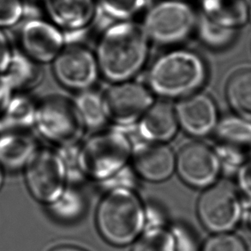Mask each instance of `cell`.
Listing matches in <instances>:
<instances>
[{"label":"cell","instance_id":"6da1fadb","mask_svg":"<svg viewBox=\"0 0 251 251\" xmlns=\"http://www.w3.org/2000/svg\"><path fill=\"white\" fill-rule=\"evenodd\" d=\"M150 44L142 24L113 23L103 32L96 48L100 73L112 83L130 81L146 64Z\"/></svg>","mask_w":251,"mask_h":251},{"label":"cell","instance_id":"7a4b0ae2","mask_svg":"<svg viewBox=\"0 0 251 251\" xmlns=\"http://www.w3.org/2000/svg\"><path fill=\"white\" fill-rule=\"evenodd\" d=\"M207 77L200 55L186 49L167 51L154 60L147 75L148 88L165 99H182L197 93Z\"/></svg>","mask_w":251,"mask_h":251},{"label":"cell","instance_id":"3957f363","mask_svg":"<svg viewBox=\"0 0 251 251\" xmlns=\"http://www.w3.org/2000/svg\"><path fill=\"white\" fill-rule=\"evenodd\" d=\"M96 224L110 244L129 245L145 228V206L134 190H108L97 207Z\"/></svg>","mask_w":251,"mask_h":251},{"label":"cell","instance_id":"277c9868","mask_svg":"<svg viewBox=\"0 0 251 251\" xmlns=\"http://www.w3.org/2000/svg\"><path fill=\"white\" fill-rule=\"evenodd\" d=\"M133 145L121 129L102 130L86 140L77 150L81 175L103 182L128 166Z\"/></svg>","mask_w":251,"mask_h":251},{"label":"cell","instance_id":"5b68a950","mask_svg":"<svg viewBox=\"0 0 251 251\" xmlns=\"http://www.w3.org/2000/svg\"><path fill=\"white\" fill-rule=\"evenodd\" d=\"M199 15L186 0H160L147 10L142 23L150 42L172 47L196 33Z\"/></svg>","mask_w":251,"mask_h":251},{"label":"cell","instance_id":"8992f818","mask_svg":"<svg viewBox=\"0 0 251 251\" xmlns=\"http://www.w3.org/2000/svg\"><path fill=\"white\" fill-rule=\"evenodd\" d=\"M45 138L61 148L76 146L86 127L74 102L62 95H49L36 105L35 124Z\"/></svg>","mask_w":251,"mask_h":251},{"label":"cell","instance_id":"52a82bcc","mask_svg":"<svg viewBox=\"0 0 251 251\" xmlns=\"http://www.w3.org/2000/svg\"><path fill=\"white\" fill-rule=\"evenodd\" d=\"M197 215L213 234L234 232L244 220L245 206L236 189L228 183H216L199 197Z\"/></svg>","mask_w":251,"mask_h":251},{"label":"cell","instance_id":"ba28073f","mask_svg":"<svg viewBox=\"0 0 251 251\" xmlns=\"http://www.w3.org/2000/svg\"><path fill=\"white\" fill-rule=\"evenodd\" d=\"M67 168L60 153L38 149L25 167L27 189L35 200L53 203L66 188Z\"/></svg>","mask_w":251,"mask_h":251},{"label":"cell","instance_id":"9c48e42d","mask_svg":"<svg viewBox=\"0 0 251 251\" xmlns=\"http://www.w3.org/2000/svg\"><path fill=\"white\" fill-rule=\"evenodd\" d=\"M102 96L107 120L119 127L139 122L154 102L148 86L131 81L112 83Z\"/></svg>","mask_w":251,"mask_h":251},{"label":"cell","instance_id":"30bf717a","mask_svg":"<svg viewBox=\"0 0 251 251\" xmlns=\"http://www.w3.org/2000/svg\"><path fill=\"white\" fill-rule=\"evenodd\" d=\"M221 170L214 148L200 141L184 144L176 154V173L189 186L205 190L214 185Z\"/></svg>","mask_w":251,"mask_h":251},{"label":"cell","instance_id":"8fae6325","mask_svg":"<svg viewBox=\"0 0 251 251\" xmlns=\"http://www.w3.org/2000/svg\"><path fill=\"white\" fill-rule=\"evenodd\" d=\"M52 69L63 86L78 92L91 88L100 74L95 54L78 44L65 47L55 58Z\"/></svg>","mask_w":251,"mask_h":251},{"label":"cell","instance_id":"7c38bea8","mask_svg":"<svg viewBox=\"0 0 251 251\" xmlns=\"http://www.w3.org/2000/svg\"><path fill=\"white\" fill-rule=\"evenodd\" d=\"M214 150L223 167H239L251 157V123L238 116L220 119Z\"/></svg>","mask_w":251,"mask_h":251},{"label":"cell","instance_id":"4fadbf2b","mask_svg":"<svg viewBox=\"0 0 251 251\" xmlns=\"http://www.w3.org/2000/svg\"><path fill=\"white\" fill-rule=\"evenodd\" d=\"M23 53L36 63H49L65 47V33L50 21L34 18L24 23L18 34Z\"/></svg>","mask_w":251,"mask_h":251},{"label":"cell","instance_id":"5bb4252c","mask_svg":"<svg viewBox=\"0 0 251 251\" xmlns=\"http://www.w3.org/2000/svg\"><path fill=\"white\" fill-rule=\"evenodd\" d=\"M174 109L178 126L194 137L210 135L220 120L216 103L211 96L200 92L179 99Z\"/></svg>","mask_w":251,"mask_h":251},{"label":"cell","instance_id":"9a60e30c","mask_svg":"<svg viewBox=\"0 0 251 251\" xmlns=\"http://www.w3.org/2000/svg\"><path fill=\"white\" fill-rule=\"evenodd\" d=\"M130 160L136 176L151 183L167 181L176 172V153L166 143H136Z\"/></svg>","mask_w":251,"mask_h":251},{"label":"cell","instance_id":"2e32d148","mask_svg":"<svg viewBox=\"0 0 251 251\" xmlns=\"http://www.w3.org/2000/svg\"><path fill=\"white\" fill-rule=\"evenodd\" d=\"M50 22L75 37L87 29L98 14L96 0H41Z\"/></svg>","mask_w":251,"mask_h":251},{"label":"cell","instance_id":"e0dca14e","mask_svg":"<svg viewBox=\"0 0 251 251\" xmlns=\"http://www.w3.org/2000/svg\"><path fill=\"white\" fill-rule=\"evenodd\" d=\"M178 128L174 105L165 100L153 102L138 122L140 136L151 143L169 142Z\"/></svg>","mask_w":251,"mask_h":251},{"label":"cell","instance_id":"ac0fdd59","mask_svg":"<svg viewBox=\"0 0 251 251\" xmlns=\"http://www.w3.org/2000/svg\"><path fill=\"white\" fill-rule=\"evenodd\" d=\"M37 150L36 141L27 131L3 132L0 136V166L10 171L21 169Z\"/></svg>","mask_w":251,"mask_h":251},{"label":"cell","instance_id":"d6986e66","mask_svg":"<svg viewBox=\"0 0 251 251\" xmlns=\"http://www.w3.org/2000/svg\"><path fill=\"white\" fill-rule=\"evenodd\" d=\"M201 15L222 27L238 30L248 23V0H200Z\"/></svg>","mask_w":251,"mask_h":251},{"label":"cell","instance_id":"ffe728a7","mask_svg":"<svg viewBox=\"0 0 251 251\" xmlns=\"http://www.w3.org/2000/svg\"><path fill=\"white\" fill-rule=\"evenodd\" d=\"M36 105L26 96L11 98L6 110L0 116L2 132L27 131L35 124Z\"/></svg>","mask_w":251,"mask_h":251},{"label":"cell","instance_id":"44dd1931","mask_svg":"<svg viewBox=\"0 0 251 251\" xmlns=\"http://www.w3.org/2000/svg\"><path fill=\"white\" fill-rule=\"evenodd\" d=\"M3 75L12 89L27 90L39 84L42 78L40 65L24 53L12 55Z\"/></svg>","mask_w":251,"mask_h":251},{"label":"cell","instance_id":"7402d4cb","mask_svg":"<svg viewBox=\"0 0 251 251\" xmlns=\"http://www.w3.org/2000/svg\"><path fill=\"white\" fill-rule=\"evenodd\" d=\"M226 95L235 115L251 123V70L235 73L226 84Z\"/></svg>","mask_w":251,"mask_h":251},{"label":"cell","instance_id":"603a6c76","mask_svg":"<svg viewBox=\"0 0 251 251\" xmlns=\"http://www.w3.org/2000/svg\"><path fill=\"white\" fill-rule=\"evenodd\" d=\"M86 128L100 129L107 122L103 96L94 89L78 92L73 100Z\"/></svg>","mask_w":251,"mask_h":251},{"label":"cell","instance_id":"cb8c5ba5","mask_svg":"<svg viewBox=\"0 0 251 251\" xmlns=\"http://www.w3.org/2000/svg\"><path fill=\"white\" fill-rule=\"evenodd\" d=\"M148 0H96L98 12L113 23L135 21L145 12Z\"/></svg>","mask_w":251,"mask_h":251},{"label":"cell","instance_id":"d4e9b609","mask_svg":"<svg viewBox=\"0 0 251 251\" xmlns=\"http://www.w3.org/2000/svg\"><path fill=\"white\" fill-rule=\"evenodd\" d=\"M237 31L214 24L200 14L196 33L201 42L206 47L221 50L232 44L237 37Z\"/></svg>","mask_w":251,"mask_h":251},{"label":"cell","instance_id":"484cf974","mask_svg":"<svg viewBox=\"0 0 251 251\" xmlns=\"http://www.w3.org/2000/svg\"><path fill=\"white\" fill-rule=\"evenodd\" d=\"M52 215L64 221H74L82 216L85 210L82 194L74 188L66 187L61 196L49 205Z\"/></svg>","mask_w":251,"mask_h":251},{"label":"cell","instance_id":"4316f807","mask_svg":"<svg viewBox=\"0 0 251 251\" xmlns=\"http://www.w3.org/2000/svg\"><path fill=\"white\" fill-rule=\"evenodd\" d=\"M132 251H176L173 231L164 226L146 229L136 239Z\"/></svg>","mask_w":251,"mask_h":251},{"label":"cell","instance_id":"83f0119b","mask_svg":"<svg viewBox=\"0 0 251 251\" xmlns=\"http://www.w3.org/2000/svg\"><path fill=\"white\" fill-rule=\"evenodd\" d=\"M201 251H249L245 240L234 232L214 234L205 242Z\"/></svg>","mask_w":251,"mask_h":251},{"label":"cell","instance_id":"f1b7e54d","mask_svg":"<svg viewBox=\"0 0 251 251\" xmlns=\"http://www.w3.org/2000/svg\"><path fill=\"white\" fill-rule=\"evenodd\" d=\"M23 14V0H0V27H10L17 24Z\"/></svg>","mask_w":251,"mask_h":251},{"label":"cell","instance_id":"f546056e","mask_svg":"<svg viewBox=\"0 0 251 251\" xmlns=\"http://www.w3.org/2000/svg\"><path fill=\"white\" fill-rule=\"evenodd\" d=\"M136 174L133 171L132 167L130 168L126 166L114 175L100 183L106 191L120 188L134 190V187L136 186Z\"/></svg>","mask_w":251,"mask_h":251},{"label":"cell","instance_id":"4dcf8cb0","mask_svg":"<svg viewBox=\"0 0 251 251\" xmlns=\"http://www.w3.org/2000/svg\"><path fill=\"white\" fill-rule=\"evenodd\" d=\"M175 238L176 251H197V242L193 235L181 226H176L172 229Z\"/></svg>","mask_w":251,"mask_h":251},{"label":"cell","instance_id":"1f68e13d","mask_svg":"<svg viewBox=\"0 0 251 251\" xmlns=\"http://www.w3.org/2000/svg\"><path fill=\"white\" fill-rule=\"evenodd\" d=\"M237 183L239 192L251 201V157L238 167Z\"/></svg>","mask_w":251,"mask_h":251},{"label":"cell","instance_id":"d6a6232c","mask_svg":"<svg viewBox=\"0 0 251 251\" xmlns=\"http://www.w3.org/2000/svg\"><path fill=\"white\" fill-rule=\"evenodd\" d=\"M12 53L5 34L0 29V73H4L10 65Z\"/></svg>","mask_w":251,"mask_h":251},{"label":"cell","instance_id":"836d02e7","mask_svg":"<svg viewBox=\"0 0 251 251\" xmlns=\"http://www.w3.org/2000/svg\"><path fill=\"white\" fill-rule=\"evenodd\" d=\"M164 216L160 209L153 206L145 207V227H160L163 226Z\"/></svg>","mask_w":251,"mask_h":251},{"label":"cell","instance_id":"e575fe53","mask_svg":"<svg viewBox=\"0 0 251 251\" xmlns=\"http://www.w3.org/2000/svg\"><path fill=\"white\" fill-rule=\"evenodd\" d=\"M12 88L5 76L0 75V116L6 110L11 100Z\"/></svg>","mask_w":251,"mask_h":251},{"label":"cell","instance_id":"d590c367","mask_svg":"<svg viewBox=\"0 0 251 251\" xmlns=\"http://www.w3.org/2000/svg\"><path fill=\"white\" fill-rule=\"evenodd\" d=\"M50 251H87L86 250L74 246V245H61L56 248L52 249Z\"/></svg>","mask_w":251,"mask_h":251},{"label":"cell","instance_id":"8d00e7d4","mask_svg":"<svg viewBox=\"0 0 251 251\" xmlns=\"http://www.w3.org/2000/svg\"><path fill=\"white\" fill-rule=\"evenodd\" d=\"M247 226H248L249 231L251 232V207L249 211L248 216H247Z\"/></svg>","mask_w":251,"mask_h":251},{"label":"cell","instance_id":"74e56055","mask_svg":"<svg viewBox=\"0 0 251 251\" xmlns=\"http://www.w3.org/2000/svg\"><path fill=\"white\" fill-rule=\"evenodd\" d=\"M3 167L0 166V189L3 185Z\"/></svg>","mask_w":251,"mask_h":251},{"label":"cell","instance_id":"f35d334b","mask_svg":"<svg viewBox=\"0 0 251 251\" xmlns=\"http://www.w3.org/2000/svg\"><path fill=\"white\" fill-rule=\"evenodd\" d=\"M248 20L251 24V0H248Z\"/></svg>","mask_w":251,"mask_h":251}]
</instances>
